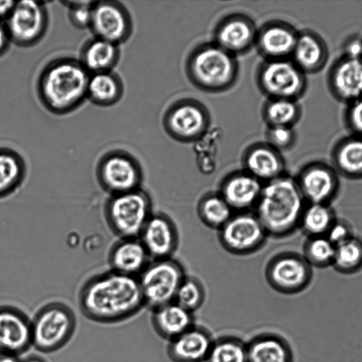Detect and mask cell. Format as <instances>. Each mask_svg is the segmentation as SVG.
I'll use <instances>...</instances> for the list:
<instances>
[{
    "instance_id": "6da1fadb",
    "label": "cell",
    "mask_w": 362,
    "mask_h": 362,
    "mask_svg": "<svg viewBox=\"0 0 362 362\" xmlns=\"http://www.w3.org/2000/svg\"><path fill=\"white\" fill-rule=\"evenodd\" d=\"M78 308L90 321L114 324L136 315L145 306L139 278L112 270L87 279L78 296Z\"/></svg>"
},
{
    "instance_id": "f35d334b",
    "label": "cell",
    "mask_w": 362,
    "mask_h": 362,
    "mask_svg": "<svg viewBox=\"0 0 362 362\" xmlns=\"http://www.w3.org/2000/svg\"><path fill=\"white\" fill-rule=\"evenodd\" d=\"M93 1H62L68 8V18L76 28H89L92 18Z\"/></svg>"
},
{
    "instance_id": "603a6c76",
    "label": "cell",
    "mask_w": 362,
    "mask_h": 362,
    "mask_svg": "<svg viewBox=\"0 0 362 362\" xmlns=\"http://www.w3.org/2000/svg\"><path fill=\"white\" fill-rule=\"evenodd\" d=\"M140 240L149 257L168 259L177 245V233L171 221L163 214H152L144 227Z\"/></svg>"
},
{
    "instance_id": "e0dca14e",
    "label": "cell",
    "mask_w": 362,
    "mask_h": 362,
    "mask_svg": "<svg viewBox=\"0 0 362 362\" xmlns=\"http://www.w3.org/2000/svg\"><path fill=\"white\" fill-rule=\"evenodd\" d=\"M30 346L31 319L16 306L0 305V354L19 356Z\"/></svg>"
},
{
    "instance_id": "484cf974",
    "label": "cell",
    "mask_w": 362,
    "mask_h": 362,
    "mask_svg": "<svg viewBox=\"0 0 362 362\" xmlns=\"http://www.w3.org/2000/svg\"><path fill=\"white\" fill-rule=\"evenodd\" d=\"M291 59L304 74L317 73L324 68L327 62V46L314 31H300Z\"/></svg>"
},
{
    "instance_id": "cb8c5ba5",
    "label": "cell",
    "mask_w": 362,
    "mask_h": 362,
    "mask_svg": "<svg viewBox=\"0 0 362 362\" xmlns=\"http://www.w3.org/2000/svg\"><path fill=\"white\" fill-rule=\"evenodd\" d=\"M247 362H295L289 341L282 334L265 331L247 341Z\"/></svg>"
},
{
    "instance_id": "e575fe53",
    "label": "cell",
    "mask_w": 362,
    "mask_h": 362,
    "mask_svg": "<svg viewBox=\"0 0 362 362\" xmlns=\"http://www.w3.org/2000/svg\"><path fill=\"white\" fill-rule=\"evenodd\" d=\"M332 267L342 274H352L362 269V240L355 235L335 246Z\"/></svg>"
},
{
    "instance_id": "52a82bcc",
    "label": "cell",
    "mask_w": 362,
    "mask_h": 362,
    "mask_svg": "<svg viewBox=\"0 0 362 362\" xmlns=\"http://www.w3.org/2000/svg\"><path fill=\"white\" fill-rule=\"evenodd\" d=\"M211 115L199 100L185 97L177 99L165 109L162 126L172 139L183 144L199 141L209 131Z\"/></svg>"
},
{
    "instance_id": "8992f818",
    "label": "cell",
    "mask_w": 362,
    "mask_h": 362,
    "mask_svg": "<svg viewBox=\"0 0 362 362\" xmlns=\"http://www.w3.org/2000/svg\"><path fill=\"white\" fill-rule=\"evenodd\" d=\"M151 215V199L141 188L110 196L105 204V221L119 238H139Z\"/></svg>"
},
{
    "instance_id": "ab89813d",
    "label": "cell",
    "mask_w": 362,
    "mask_h": 362,
    "mask_svg": "<svg viewBox=\"0 0 362 362\" xmlns=\"http://www.w3.org/2000/svg\"><path fill=\"white\" fill-rule=\"evenodd\" d=\"M266 142L279 151L292 148L296 143V134L293 127H267Z\"/></svg>"
},
{
    "instance_id": "f6af8a7d",
    "label": "cell",
    "mask_w": 362,
    "mask_h": 362,
    "mask_svg": "<svg viewBox=\"0 0 362 362\" xmlns=\"http://www.w3.org/2000/svg\"><path fill=\"white\" fill-rule=\"evenodd\" d=\"M16 1H0V21H5L12 11Z\"/></svg>"
},
{
    "instance_id": "2e32d148",
    "label": "cell",
    "mask_w": 362,
    "mask_h": 362,
    "mask_svg": "<svg viewBox=\"0 0 362 362\" xmlns=\"http://www.w3.org/2000/svg\"><path fill=\"white\" fill-rule=\"evenodd\" d=\"M295 180L306 203L330 204L340 187L337 172L332 165L320 160L305 165Z\"/></svg>"
},
{
    "instance_id": "ee69618b",
    "label": "cell",
    "mask_w": 362,
    "mask_h": 362,
    "mask_svg": "<svg viewBox=\"0 0 362 362\" xmlns=\"http://www.w3.org/2000/svg\"><path fill=\"white\" fill-rule=\"evenodd\" d=\"M11 43L4 22L0 21V57L7 52Z\"/></svg>"
},
{
    "instance_id": "8d00e7d4",
    "label": "cell",
    "mask_w": 362,
    "mask_h": 362,
    "mask_svg": "<svg viewBox=\"0 0 362 362\" xmlns=\"http://www.w3.org/2000/svg\"><path fill=\"white\" fill-rule=\"evenodd\" d=\"M334 250L326 236L308 237L302 255L312 267L324 268L332 266Z\"/></svg>"
},
{
    "instance_id": "d6986e66",
    "label": "cell",
    "mask_w": 362,
    "mask_h": 362,
    "mask_svg": "<svg viewBox=\"0 0 362 362\" xmlns=\"http://www.w3.org/2000/svg\"><path fill=\"white\" fill-rule=\"evenodd\" d=\"M327 83L340 102L349 105L362 98V59L341 57L330 69Z\"/></svg>"
},
{
    "instance_id": "30bf717a",
    "label": "cell",
    "mask_w": 362,
    "mask_h": 362,
    "mask_svg": "<svg viewBox=\"0 0 362 362\" xmlns=\"http://www.w3.org/2000/svg\"><path fill=\"white\" fill-rule=\"evenodd\" d=\"M49 23L45 3L33 0L16 1L4 21L11 42L25 48L33 47L42 40Z\"/></svg>"
},
{
    "instance_id": "7c38bea8",
    "label": "cell",
    "mask_w": 362,
    "mask_h": 362,
    "mask_svg": "<svg viewBox=\"0 0 362 362\" xmlns=\"http://www.w3.org/2000/svg\"><path fill=\"white\" fill-rule=\"evenodd\" d=\"M267 279L279 293L294 295L305 291L313 279V267L302 254L288 251L277 255L267 266Z\"/></svg>"
},
{
    "instance_id": "f546056e",
    "label": "cell",
    "mask_w": 362,
    "mask_h": 362,
    "mask_svg": "<svg viewBox=\"0 0 362 362\" xmlns=\"http://www.w3.org/2000/svg\"><path fill=\"white\" fill-rule=\"evenodd\" d=\"M124 92L121 77L113 71L90 74L87 88V99L100 107L117 103Z\"/></svg>"
},
{
    "instance_id": "b9f144b4",
    "label": "cell",
    "mask_w": 362,
    "mask_h": 362,
    "mask_svg": "<svg viewBox=\"0 0 362 362\" xmlns=\"http://www.w3.org/2000/svg\"><path fill=\"white\" fill-rule=\"evenodd\" d=\"M345 122L352 134L362 137V98L348 105Z\"/></svg>"
},
{
    "instance_id": "bcb514c9",
    "label": "cell",
    "mask_w": 362,
    "mask_h": 362,
    "mask_svg": "<svg viewBox=\"0 0 362 362\" xmlns=\"http://www.w3.org/2000/svg\"><path fill=\"white\" fill-rule=\"evenodd\" d=\"M0 362H21L18 356L9 354H0Z\"/></svg>"
},
{
    "instance_id": "ba28073f",
    "label": "cell",
    "mask_w": 362,
    "mask_h": 362,
    "mask_svg": "<svg viewBox=\"0 0 362 362\" xmlns=\"http://www.w3.org/2000/svg\"><path fill=\"white\" fill-rule=\"evenodd\" d=\"M255 80L267 98L298 100L307 88L305 74L291 59L262 60L256 69Z\"/></svg>"
},
{
    "instance_id": "5b68a950",
    "label": "cell",
    "mask_w": 362,
    "mask_h": 362,
    "mask_svg": "<svg viewBox=\"0 0 362 362\" xmlns=\"http://www.w3.org/2000/svg\"><path fill=\"white\" fill-rule=\"evenodd\" d=\"M76 325L75 313L67 304L60 301L47 303L31 319L32 346L45 354L55 352L71 339Z\"/></svg>"
},
{
    "instance_id": "836d02e7",
    "label": "cell",
    "mask_w": 362,
    "mask_h": 362,
    "mask_svg": "<svg viewBox=\"0 0 362 362\" xmlns=\"http://www.w3.org/2000/svg\"><path fill=\"white\" fill-rule=\"evenodd\" d=\"M206 362H247V341L232 334L214 338Z\"/></svg>"
},
{
    "instance_id": "9a60e30c",
    "label": "cell",
    "mask_w": 362,
    "mask_h": 362,
    "mask_svg": "<svg viewBox=\"0 0 362 362\" xmlns=\"http://www.w3.org/2000/svg\"><path fill=\"white\" fill-rule=\"evenodd\" d=\"M267 235L255 214L239 212L220 228L219 238L229 252L243 255L258 249Z\"/></svg>"
},
{
    "instance_id": "277c9868",
    "label": "cell",
    "mask_w": 362,
    "mask_h": 362,
    "mask_svg": "<svg viewBox=\"0 0 362 362\" xmlns=\"http://www.w3.org/2000/svg\"><path fill=\"white\" fill-rule=\"evenodd\" d=\"M184 71L189 82L206 93L231 90L240 77L238 57L212 41L200 42L188 52Z\"/></svg>"
},
{
    "instance_id": "74e56055",
    "label": "cell",
    "mask_w": 362,
    "mask_h": 362,
    "mask_svg": "<svg viewBox=\"0 0 362 362\" xmlns=\"http://www.w3.org/2000/svg\"><path fill=\"white\" fill-rule=\"evenodd\" d=\"M204 299L202 284L194 279L185 278L177 291L174 302L194 313L202 305Z\"/></svg>"
},
{
    "instance_id": "60d3db41",
    "label": "cell",
    "mask_w": 362,
    "mask_h": 362,
    "mask_svg": "<svg viewBox=\"0 0 362 362\" xmlns=\"http://www.w3.org/2000/svg\"><path fill=\"white\" fill-rule=\"evenodd\" d=\"M354 235L350 223L344 218H337L325 236L334 246H337Z\"/></svg>"
},
{
    "instance_id": "7a4b0ae2",
    "label": "cell",
    "mask_w": 362,
    "mask_h": 362,
    "mask_svg": "<svg viewBox=\"0 0 362 362\" xmlns=\"http://www.w3.org/2000/svg\"><path fill=\"white\" fill-rule=\"evenodd\" d=\"M90 74L78 59L70 57L52 59L37 76V98L43 107L54 115L71 113L87 99Z\"/></svg>"
},
{
    "instance_id": "ffe728a7",
    "label": "cell",
    "mask_w": 362,
    "mask_h": 362,
    "mask_svg": "<svg viewBox=\"0 0 362 362\" xmlns=\"http://www.w3.org/2000/svg\"><path fill=\"white\" fill-rule=\"evenodd\" d=\"M214 340L209 329L194 324L168 341L167 355L172 362H206Z\"/></svg>"
},
{
    "instance_id": "7bdbcfd3",
    "label": "cell",
    "mask_w": 362,
    "mask_h": 362,
    "mask_svg": "<svg viewBox=\"0 0 362 362\" xmlns=\"http://www.w3.org/2000/svg\"><path fill=\"white\" fill-rule=\"evenodd\" d=\"M344 56L357 59H362V38L352 37L344 45Z\"/></svg>"
},
{
    "instance_id": "7dc6e473",
    "label": "cell",
    "mask_w": 362,
    "mask_h": 362,
    "mask_svg": "<svg viewBox=\"0 0 362 362\" xmlns=\"http://www.w3.org/2000/svg\"><path fill=\"white\" fill-rule=\"evenodd\" d=\"M21 362H47L43 358L37 355H30L21 361Z\"/></svg>"
},
{
    "instance_id": "ac0fdd59",
    "label": "cell",
    "mask_w": 362,
    "mask_h": 362,
    "mask_svg": "<svg viewBox=\"0 0 362 362\" xmlns=\"http://www.w3.org/2000/svg\"><path fill=\"white\" fill-rule=\"evenodd\" d=\"M298 35L287 22L269 20L258 28L255 48L263 60L291 59Z\"/></svg>"
},
{
    "instance_id": "8fae6325",
    "label": "cell",
    "mask_w": 362,
    "mask_h": 362,
    "mask_svg": "<svg viewBox=\"0 0 362 362\" xmlns=\"http://www.w3.org/2000/svg\"><path fill=\"white\" fill-rule=\"evenodd\" d=\"M184 279L180 265L169 258L148 264L139 277L145 306L154 310L173 302Z\"/></svg>"
},
{
    "instance_id": "f1b7e54d",
    "label": "cell",
    "mask_w": 362,
    "mask_h": 362,
    "mask_svg": "<svg viewBox=\"0 0 362 362\" xmlns=\"http://www.w3.org/2000/svg\"><path fill=\"white\" fill-rule=\"evenodd\" d=\"M119 58L118 45L94 37L83 45L78 60L90 74H94L113 71Z\"/></svg>"
},
{
    "instance_id": "1f68e13d",
    "label": "cell",
    "mask_w": 362,
    "mask_h": 362,
    "mask_svg": "<svg viewBox=\"0 0 362 362\" xmlns=\"http://www.w3.org/2000/svg\"><path fill=\"white\" fill-rule=\"evenodd\" d=\"M301 114L300 105L292 99L267 98L261 109L262 118L267 127H293Z\"/></svg>"
},
{
    "instance_id": "d6a6232c",
    "label": "cell",
    "mask_w": 362,
    "mask_h": 362,
    "mask_svg": "<svg viewBox=\"0 0 362 362\" xmlns=\"http://www.w3.org/2000/svg\"><path fill=\"white\" fill-rule=\"evenodd\" d=\"M336 218L330 204L306 203L298 227L308 237L325 236Z\"/></svg>"
},
{
    "instance_id": "d590c367",
    "label": "cell",
    "mask_w": 362,
    "mask_h": 362,
    "mask_svg": "<svg viewBox=\"0 0 362 362\" xmlns=\"http://www.w3.org/2000/svg\"><path fill=\"white\" fill-rule=\"evenodd\" d=\"M198 213L206 226L220 229L230 218L233 210L220 194H212L201 199Z\"/></svg>"
},
{
    "instance_id": "4dcf8cb0",
    "label": "cell",
    "mask_w": 362,
    "mask_h": 362,
    "mask_svg": "<svg viewBox=\"0 0 362 362\" xmlns=\"http://www.w3.org/2000/svg\"><path fill=\"white\" fill-rule=\"evenodd\" d=\"M27 175V164L16 150L0 146V199L13 194L23 183Z\"/></svg>"
},
{
    "instance_id": "44dd1931",
    "label": "cell",
    "mask_w": 362,
    "mask_h": 362,
    "mask_svg": "<svg viewBox=\"0 0 362 362\" xmlns=\"http://www.w3.org/2000/svg\"><path fill=\"white\" fill-rule=\"evenodd\" d=\"M244 170L267 182L285 174V161L281 151L266 141L249 145L243 155Z\"/></svg>"
},
{
    "instance_id": "4316f807",
    "label": "cell",
    "mask_w": 362,
    "mask_h": 362,
    "mask_svg": "<svg viewBox=\"0 0 362 362\" xmlns=\"http://www.w3.org/2000/svg\"><path fill=\"white\" fill-rule=\"evenodd\" d=\"M151 321L156 333L168 341L195 324L194 313L174 301L152 310Z\"/></svg>"
},
{
    "instance_id": "3957f363",
    "label": "cell",
    "mask_w": 362,
    "mask_h": 362,
    "mask_svg": "<svg viewBox=\"0 0 362 362\" xmlns=\"http://www.w3.org/2000/svg\"><path fill=\"white\" fill-rule=\"evenodd\" d=\"M305 204L295 178L284 174L263 185L255 214L267 234L284 237L298 228Z\"/></svg>"
},
{
    "instance_id": "83f0119b",
    "label": "cell",
    "mask_w": 362,
    "mask_h": 362,
    "mask_svg": "<svg viewBox=\"0 0 362 362\" xmlns=\"http://www.w3.org/2000/svg\"><path fill=\"white\" fill-rule=\"evenodd\" d=\"M332 165L349 180L362 179V137L351 134L339 140L331 153Z\"/></svg>"
},
{
    "instance_id": "9c48e42d",
    "label": "cell",
    "mask_w": 362,
    "mask_h": 362,
    "mask_svg": "<svg viewBox=\"0 0 362 362\" xmlns=\"http://www.w3.org/2000/svg\"><path fill=\"white\" fill-rule=\"evenodd\" d=\"M95 176L100 187L112 196L139 189L143 172L134 155L124 149L113 148L98 159Z\"/></svg>"
},
{
    "instance_id": "7402d4cb",
    "label": "cell",
    "mask_w": 362,
    "mask_h": 362,
    "mask_svg": "<svg viewBox=\"0 0 362 362\" xmlns=\"http://www.w3.org/2000/svg\"><path fill=\"white\" fill-rule=\"evenodd\" d=\"M262 187V182L246 171H238L223 181L220 194L233 211L245 212L255 207Z\"/></svg>"
},
{
    "instance_id": "5bb4252c",
    "label": "cell",
    "mask_w": 362,
    "mask_h": 362,
    "mask_svg": "<svg viewBox=\"0 0 362 362\" xmlns=\"http://www.w3.org/2000/svg\"><path fill=\"white\" fill-rule=\"evenodd\" d=\"M257 29L250 16L241 12L229 13L214 25L211 41L238 57L255 48Z\"/></svg>"
},
{
    "instance_id": "d4e9b609",
    "label": "cell",
    "mask_w": 362,
    "mask_h": 362,
    "mask_svg": "<svg viewBox=\"0 0 362 362\" xmlns=\"http://www.w3.org/2000/svg\"><path fill=\"white\" fill-rule=\"evenodd\" d=\"M149 255L139 238H119L108 253L110 270L137 276L148 265Z\"/></svg>"
},
{
    "instance_id": "4fadbf2b",
    "label": "cell",
    "mask_w": 362,
    "mask_h": 362,
    "mask_svg": "<svg viewBox=\"0 0 362 362\" xmlns=\"http://www.w3.org/2000/svg\"><path fill=\"white\" fill-rule=\"evenodd\" d=\"M89 29L95 37L119 45L130 38L134 24L129 10L120 1H95Z\"/></svg>"
}]
</instances>
